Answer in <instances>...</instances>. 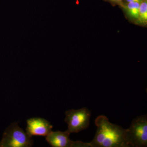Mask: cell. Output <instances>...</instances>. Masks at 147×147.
<instances>
[{
  "instance_id": "1",
  "label": "cell",
  "mask_w": 147,
  "mask_h": 147,
  "mask_svg": "<svg viewBox=\"0 0 147 147\" xmlns=\"http://www.w3.org/2000/svg\"><path fill=\"white\" fill-rule=\"evenodd\" d=\"M95 124L97 129L89 143L91 147H128L125 140L126 129L111 123L102 115L96 119Z\"/></svg>"
},
{
  "instance_id": "2",
  "label": "cell",
  "mask_w": 147,
  "mask_h": 147,
  "mask_svg": "<svg viewBox=\"0 0 147 147\" xmlns=\"http://www.w3.org/2000/svg\"><path fill=\"white\" fill-rule=\"evenodd\" d=\"M125 140L127 147H145L147 146V117L138 116L126 129Z\"/></svg>"
},
{
  "instance_id": "3",
  "label": "cell",
  "mask_w": 147,
  "mask_h": 147,
  "mask_svg": "<svg viewBox=\"0 0 147 147\" xmlns=\"http://www.w3.org/2000/svg\"><path fill=\"white\" fill-rule=\"evenodd\" d=\"M33 144L32 137L16 122L11 123L5 129L0 142V147H30Z\"/></svg>"
},
{
  "instance_id": "4",
  "label": "cell",
  "mask_w": 147,
  "mask_h": 147,
  "mask_svg": "<svg viewBox=\"0 0 147 147\" xmlns=\"http://www.w3.org/2000/svg\"><path fill=\"white\" fill-rule=\"evenodd\" d=\"M90 117V111L86 108L67 111L65 121L68 125L67 131L71 134L86 129L89 126Z\"/></svg>"
},
{
  "instance_id": "5",
  "label": "cell",
  "mask_w": 147,
  "mask_h": 147,
  "mask_svg": "<svg viewBox=\"0 0 147 147\" xmlns=\"http://www.w3.org/2000/svg\"><path fill=\"white\" fill-rule=\"evenodd\" d=\"M70 133L65 131H52L46 137V140L53 147H91L89 143L73 141L69 138Z\"/></svg>"
},
{
  "instance_id": "6",
  "label": "cell",
  "mask_w": 147,
  "mask_h": 147,
  "mask_svg": "<svg viewBox=\"0 0 147 147\" xmlns=\"http://www.w3.org/2000/svg\"><path fill=\"white\" fill-rule=\"evenodd\" d=\"M53 126L48 121L39 117L29 119L27 120L26 133L30 137H45L52 131Z\"/></svg>"
},
{
  "instance_id": "7",
  "label": "cell",
  "mask_w": 147,
  "mask_h": 147,
  "mask_svg": "<svg viewBox=\"0 0 147 147\" xmlns=\"http://www.w3.org/2000/svg\"><path fill=\"white\" fill-rule=\"evenodd\" d=\"M140 3L136 2H130L127 5V9L129 15L135 18H139Z\"/></svg>"
},
{
  "instance_id": "8",
  "label": "cell",
  "mask_w": 147,
  "mask_h": 147,
  "mask_svg": "<svg viewBox=\"0 0 147 147\" xmlns=\"http://www.w3.org/2000/svg\"><path fill=\"white\" fill-rule=\"evenodd\" d=\"M139 18L142 22H146L147 20V3L146 2L142 3L139 7Z\"/></svg>"
},
{
  "instance_id": "9",
  "label": "cell",
  "mask_w": 147,
  "mask_h": 147,
  "mask_svg": "<svg viewBox=\"0 0 147 147\" xmlns=\"http://www.w3.org/2000/svg\"><path fill=\"white\" fill-rule=\"evenodd\" d=\"M127 1L129 2H136L138 3H140L141 1H142V0H127Z\"/></svg>"
},
{
  "instance_id": "10",
  "label": "cell",
  "mask_w": 147,
  "mask_h": 147,
  "mask_svg": "<svg viewBox=\"0 0 147 147\" xmlns=\"http://www.w3.org/2000/svg\"><path fill=\"white\" fill-rule=\"evenodd\" d=\"M110 1H120V0H110Z\"/></svg>"
}]
</instances>
